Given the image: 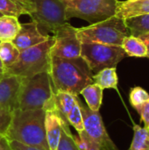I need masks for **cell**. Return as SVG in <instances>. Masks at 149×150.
<instances>
[{
  "label": "cell",
  "mask_w": 149,
  "mask_h": 150,
  "mask_svg": "<svg viewBox=\"0 0 149 150\" xmlns=\"http://www.w3.org/2000/svg\"><path fill=\"white\" fill-rule=\"evenodd\" d=\"M2 16H4V15H3V14H2V13L0 12V17H2Z\"/></svg>",
  "instance_id": "cell-33"
},
{
  "label": "cell",
  "mask_w": 149,
  "mask_h": 150,
  "mask_svg": "<svg viewBox=\"0 0 149 150\" xmlns=\"http://www.w3.org/2000/svg\"><path fill=\"white\" fill-rule=\"evenodd\" d=\"M121 47L127 56L137 58L147 57L146 45L139 37L129 34L123 40Z\"/></svg>",
  "instance_id": "cell-19"
},
{
  "label": "cell",
  "mask_w": 149,
  "mask_h": 150,
  "mask_svg": "<svg viewBox=\"0 0 149 150\" xmlns=\"http://www.w3.org/2000/svg\"><path fill=\"white\" fill-rule=\"evenodd\" d=\"M11 120V113L0 109V134L5 135L6 131L10 126Z\"/></svg>",
  "instance_id": "cell-26"
},
{
  "label": "cell",
  "mask_w": 149,
  "mask_h": 150,
  "mask_svg": "<svg viewBox=\"0 0 149 150\" xmlns=\"http://www.w3.org/2000/svg\"><path fill=\"white\" fill-rule=\"evenodd\" d=\"M128 150H149V131L140 125L133 126V138Z\"/></svg>",
  "instance_id": "cell-22"
},
{
  "label": "cell",
  "mask_w": 149,
  "mask_h": 150,
  "mask_svg": "<svg viewBox=\"0 0 149 150\" xmlns=\"http://www.w3.org/2000/svg\"><path fill=\"white\" fill-rule=\"evenodd\" d=\"M46 111L17 109L11 113L10 126L5 136L8 141H15L27 146L49 150L45 129Z\"/></svg>",
  "instance_id": "cell-2"
},
{
  "label": "cell",
  "mask_w": 149,
  "mask_h": 150,
  "mask_svg": "<svg viewBox=\"0 0 149 150\" xmlns=\"http://www.w3.org/2000/svg\"><path fill=\"white\" fill-rule=\"evenodd\" d=\"M78 101V96L65 91L54 92L55 110L66 120L68 115ZM67 121V120H66Z\"/></svg>",
  "instance_id": "cell-15"
},
{
  "label": "cell",
  "mask_w": 149,
  "mask_h": 150,
  "mask_svg": "<svg viewBox=\"0 0 149 150\" xmlns=\"http://www.w3.org/2000/svg\"><path fill=\"white\" fill-rule=\"evenodd\" d=\"M18 109L44 111L55 110L54 92L48 72L25 78L21 86Z\"/></svg>",
  "instance_id": "cell-3"
},
{
  "label": "cell",
  "mask_w": 149,
  "mask_h": 150,
  "mask_svg": "<svg viewBox=\"0 0 149 150\" xmlns=\"http://www.w3.org/2000/svg\"><path fill=\"white\" fill-rule=\"evenodd\" d=\"M66 19L78 18L94 24L115 15L119 0H61Z\"/></svg>",
  "instance_id": "cell-6"
},
{
  "label": "cell",
  "mask_w": 149,
  "mask_h": 150,
  "mask_svg": "<svg viewBox=\"0 0 149 150\" xmlns=\"http://www.w3.org/2000/svg\"><path fill=\"white\" fill-rule=\"evenodd\" d=\"M48 38L49 35L41 33L39 30L38 24L34 21H32L20 25V29L13 39L12 42L21 52L25 49L46 41Z\"/></svg>",
  "instance_id": "cell-11"
},
{
  "label": "cell",
  "mask_w": 149,
  "mask_h": 150,
  "mask_svg": "<svg viewBox=\"0 0 149 150\" xmlns=\"http://www.w3.org/2000/svg\"><path fill=\"white\" fill-rule=\"evenodd\" d=\"M54 92L65 91L78 96L87 85L93 83V72L81 56L61 58L51 56L48 70Z\"/></svg>",
  "instance_id": "cell-1"
},
{
  "label": "cell",
  "mask_w": 149,
  "mask_h": 150,
  "mask_svg": "<svg viewBox=\"0 0 149 150\" xmlns=\"http://www.w3.org/2000/svg\"><path fill=\"white\" fill-rule=\"evenodd\" d=\"M10 142V146L12 149V150H43L36 147H32V146H27L23 143L15 142V141H9Z\"/></svg>",
  "instance_id": "cell-28"
},
{
  "label": "cell",
  "mask_w": 149,
  "mask_h": 150,
  "mask_svg": "<svg viewBox=\"0 0 149 150\" xmlns=\"http://www.w3.org/2000/svg\"><path fill=\"white\" fill-rule=\"evenodd\" d=\"M57 150H81L75 141L74 135L72 134L67 121H63L62 123Z\"/></svg>",
  "instance_id": "cell-23"
},
{
  "label": "cell",
  "mask_w": 149,
  "mask_h": 150,
  "mask_svg": "<svg viewBox=\"0 0 149 150\" xmlns=\"http://www.w3.org/2000/svg\"><path fill=\"white\" fill-rule=\"evenodd\" d=\"M129 34L125 19L115 15L88 26L77 28V35L81 43L121 46L123 40Z\"/></svg>",
  "instance_id": "cell-5"
},
{
  "label": "cell",
  "mask_w": 149,
  "mask_h": 150,
  "mask_svg": "<svg viewBox=\"0 0 149 150\" xmlns=\"http://www.w3.org/2000/svg\"><path fill=\"white\" fill-rule=\"evenodd\" d=\"M149 99L148 92L141 87H134L130 91L129 101L132 106L139 112L142 105Z\"/></svg>",
  "instance_id": "cell-24"
},
{
  "label": "cell",
  "mask_w": 149,
  "mask_h": 150,
  "mask_svg": "<svg viewBox=\"0 0 149 150\" xmlns=\"http://www.w3.org/2000/svg\"><path fill=\"white\" fill-rule=\"evenodd\" d=\"M125 23L131 35L138 37L149 33V14L126 18Z\"/></svg>",
  "instance_id": "cell-20"
},
{
  "label": "cell",
  "mask_w": 149,
  "mask_h": 150,
  "mask_svg": "<svg viewBox=\"0 0 149 150\" xmlns=\"http://www.w3.org/2000/svg\"><path fill=\"white\" fill-rule=\"evenodd\" d=\"M63 121L66 120L56 110L46 111L45 129L47 142L49 150H57Z\"/></svg>",
  "instance_id": "cell-12"
},
{
  "label": "cell",
  "mask_w": 149,
  "mask_h": 150,
  "mask_svg": "<svg viewBox=\"0 0 149 150\" xmlns=\"http://www.w3.org/2000/svg\"><path fill=\"white\" fill-rule=\"evenodd\" d=\"M145 14H149V0H126L118 2L115 16L126 19Z\"/></svg>",
  "instance_id": "cell-13"
},
{
  "label": "cell",
  "mask_w": 149,
  "mask_h": 150,
  "mask_svg": "<svg viewBox=\"0 0 149 150\" xmlns=\"http://www.w3.org/2000/svg\"><path fill=\"white\" fill-rule=\"evenodd\" d=\"M93 83L97 84L103 90L118 89L119 77L116 67L105 68L93 75Z\"/></svg>",
  "instance_id": "cell-16"
},
{
  "label": "cell",
  "mask_w": 149,
  "mask_h": 150,
  "mask_svg": "<svg viewBox=\"0 0 149 150\" xmlns=\"http://www.w3.org/2000/svg\"><path fill=\"white\" fill-rule=\"evenodd\" d=\"M0 150H12L10 146V142L4 134H0Z\"/></svg>",
  "instance_id": "cell-30"
},
{
  "label": "cell",
  "mask_w": 149,
  "mask_h": 150,
  "mask_svg": "<svg viewBox=\"0 0 149 150\" xmlns=\"http://www.w3.org/2000/svg\"><path fill=\"white\" fill-rule=\"evenodd\" d=\"M139 113L141 115V121L144 123V127L149 131V99L142 105Z\"/></svg>",
  "instance_id": "cell-27"
},
{
  "label": "cell",
  "mask_w": 149,
  "mask_h": 150,
  "mask_svg": "<svg viewBox=\"0 0 149 150\" xmlns=\"http://www.w3.org/2000/svg\"><path fill=\"white\" fill-rule=\"evenodd\" d=\"M66 120L68 123V125H71L76 130L78 134L83 131V120L81 109V101L79 98L77 103L75 105V106L68 115Z\"/></svg>",
  "instance_id": "cell-25"
},
{
  "label": "cell",
  "mask_w": 149,
  "mask_h": 150,
  "mask_svg": "<svg viewBox=\"0 0 149 150\" xmlns=\"http://www.w3.org/2000/svg\"><path fill=\"white\" fill-rule=\"evenodd\" d=\"M20 51L12 41L0 42V61L4 68L11 66L18 58Z\"/></svg>",
  "instance_id": "cell-21"
},
{
  "label": "cell",
  "mask_w": 149,
  "mask_h": 150,
  "mask_svg": "<svg viewBox=\"0 0 149 150\" xmlns=\"http://www.w3.org/2000/svg\"><path fill=\"white\" fill-rule=\"evenodd\" d=\"M126 56L121 46L100 43H82L81 57L89 65L93 74L105 68H113Z\"/></svg>",
  "instance_id": "cell-7"
},
{
  "label": "cell",
  "mask_w": 149,
  "mask_h": 150,
  "mask_svg": "<svg viewBox=\"0 0 149 150\" xmlns=\"http://www.w3.org/2000/svg\"><path fill=\"white\" fill-rule=\"evenodd\" d=\"M18 18L12 16L0 17V42L12 41L20 29Z\"/></svg>",
  "instance_id": "cell-18"
},
{
  "label": "cell",
  "mask_w": 149,
  "mask_h": 150,
  "mask_svg": "<svg viewBox=\"0 0 149 150\" xmlns=\"http://www.w3.org/2000/svg\"><path fill=\"white\" fill-rule=\"evenodd\" d=\"M30 7V17L42 29L54 33L67 22L65 8L61 0H26Z\"/></svg>",
  "instance_id": "cell-8"
},
{
  "label": "cell",
  "mask_w": 149,
  "mask_h": 150,
  "mask_svg": "<svg viewBox=\"0 0 149 150\" xmlns=\"http://www.w3.org/2000/svg\"><path fill=\"white\" fill-rule=\"evenodd\" d=\"M142 41L143 43L146 45V47H147V58L149 59V33H144V34H141L140 36H138Z\"/></svg>",
  "instance_id": "cell-31"
},
{
  "label": "cell",
  "mask_w": 149,
  "mask_h": 150,
  "mask_svg": "<svg viewBox=\"0 0 149 150\" xmlns=\"http://www.w3.org/2000/svg\"><path fill=\"white\" fill-rule=\"evenodd\" d=\"M4 75H5V68H4V66L3 65L2 62L0 61V81H1V79L4 77Z\"/></svg>",
  "instance_id": "cell-32"
},
{
  "label": "cell",
  "mask_w": 149,
  "mask_h": 150,
  "mask_svg": "<svg viewBox=\"0 0 149 150\" xmlns=\"http://www.w3.org/2000/svg\"><path fill=\"white\" fill-rule=\"evenodd\" d=\"M54 42L50 50V56L61 58H75L81 56V41L77 35V28L68 22L54 31Z\"/></svg>",
  "instance_id": "cell-9"
},
{
  "label": "cell",
  "mask_w": 149,
  "mask_h": 150,
  "mask_svg": "<svg viewBox=\"0 0 149 150\" xmlns=\"http://www.w3.org/2000/svg\"><path fill=\"white\" fill-rule=\"evenodd\" d=\"M78 134L82 135V136H83V138L84 139L85 142H86V148H85V150H101L100 147H99L96 142H92V141H91V140L87 136V134H85V132H84V131H83V132L79 133Z\"/></svg>",
  "instance_id": "cell-29"
},
{
  "label": "cell",
  "mask_w": 149,
  "mask_h": 150,
  "mask_svg": "<svg viewBox=\"0 0 149 150\" xmlns=\"http://www.w3.org/2000/svg\"><path fill=\"white\" fill-rule=\"evenodd\" d=\"M0 12L4 16L18 18L30 15V7L26 0H0Z\"/></svg>",
  "instance_id": "cell-14"
},
{
  "label": "cell",
  "mask_w": 149,
  "mask_h": 150,
  "mask_svg": "<svg viewBox=\"0 0 149 150\" xmlns=\"http://www.w3.org/2000/svg\"><path fill=\"white\" fill-rule=\"evenodd\" d=\"M24 77L4 75L0 81V109L12 113L18 109V99Z\"/></svg>",
  "instance_id": "cell-10"
},
{
  "label": "cell",
  "mask_w": 149,
  "mask_h": 150,
  "mask_svg": "<svg viewBox=\"0 0 149 150\" xmlns=\"http://www.w3.org/2000/svg\"><path fill=\"white\" fill-rule=\"evenodd\" d=\"M54 42V36H49L46 41L21 51L18 60L5 69V75L29 78L42 72H48L51 60L50 50Z\"/></svg>",
  "instance_id": "cell-4"
},
{
  "label": "cell",
  "mask_w": 149,
  "mask_h": 150,
  "mask_svg": "<svg viewBox=\"0 0 149 150\" xmlns=\"http://www.w3.org/2000/svg\"><path fill=\"white\" fill-rule=\"evenodd\" d=\"M103 89L96 83H90L83 88L80 95L83 97L88 108L94 112H99L103 101Z\"/></svg>",
  "instance_id": "cell-17"
}]
</instances>
